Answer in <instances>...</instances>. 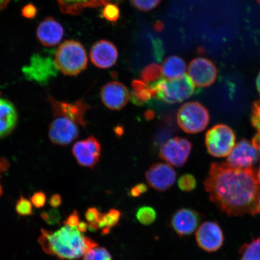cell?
<instances>
[{"mask_svg": "<svg viewBox=\"0 0 260 260\" xmlns=\"http://www.w3.org/2000/svg\"><path fill=\"white\" fill-rule=\"evenodd\" d=\"M102 212L95 207H91L87 209L85 213V217L89 224H97L99 225V222L103 215Z\"/></svg>", "mask_w": 260, "mask_h": 260, "instance_id": "e575fe53", "label": "cell"}, {"mask_svg": "<svg viewBox=\"0 0 260 260\" xmlns=\"http://www.w3.org/2000/svg\"><path fill=\"white\" fill-rule=\"evenodd\" d=\"M178 186L180 189L185 192H190L195 189L197 186L196 178L193 175L186 174L179 178Z\"/></svg>", "mask_w": 260, "mask_h": 260, "instance_id": "f1b7e54d", "label": "cell"}, {"mask_svg": "<svg viewBox=\"0 0 260 260\" xmlns=\"http://www.w3.org/2000/svg\"><path fill=\"white\" fill-rule=\"evenodd\" d=\"M154 98L168 104L184 102L194 92L192 81L185 74L177 79H161L150 84Z\"/></svg>", "mask_w": 260, "mask_h": 260, "instance_id": "277c9868", "label": "cell"}, {"mask_svg": "<svg viewBox=\"0 0 260 260\" xmlns=\"http://www.w3.org/2000/svg\"><path fill=\"white\" fill-rule=\"evenodd\" d=\"M252 143L253 146H255V148L256 149L258 152V154L260 157V134L257 133L254 136V137L253 138L252 140Z\"/></svg>", "mask_w": 260, "mask_h": 260, "instance_id": "60d3db41", "label": "cell"}, {"mask_svg": "<svg viewBox=\"0 0 260 260\" xmlns=\"http://www.w3.org/2000/svg\"><path fill=\"white\" fill-rule=\"evenodd\" d=\"M58 71L53 58L39 53L32 55L30 63L22 68L26 79L43 85L56 77Z\"/></svg>", "mask_w": 260, "mask_h": 260, "instance_id": "52a82bcc", "label": "cell"}, {"mask_svg": "<svg viewBox=\"0 0 260 260\" xmlns=\"http://www.w3.org/2000/svg\"><path fill=\"white\" fill-rule=\"evenodd\" d=\"M37 9L35 8V6L32 5L25 6V7L22 9V16L28 19L35 18L36 15H37Z\"/></svg>", "mask_w": 260, "mask_h": 260, "instance_id": "f35d334b", "label": "cell"}, {"mask_svg": "<svg viewBox=\"0 0 260 260\" xmlns=\"http://www.w3.org/2000/svg\"><path fill=\"white\" fill-rule=\"evenodd\" d=\"M15 210L21 216L31 215L32 209L30 201L21 197L16 204Z\"/></svg>", "mask_w": 260, "mask_h": 260, "instance_id": "f546056e", "label": "cell"}, {"mask_svg": "<svg viewBox=\"0 0 260 260\" xmlns=\"http://www.w3.org/2000/svg\"><path fill=\"white\" fill-rule=\"evenodd\" d=\"M18 113L9 100L0 98V139L11 134L18 122Z\"/></svg>", "mask_w": 260, "mask_h": 260, "instance_id": "ffe728a7", "label": "cell"}, {"mask_svg": "<svg viewBox=\"0 0 260 260\" xmlns=\"http://www.w3.org/2000/svg\"><path fill=\"white\" fill-rule=\"evenodd\" d=\"M133 91L130 95L132 102L135 105L142 106L154 98L153 92L149 84L141 80H135L132 83Z\"/></svg>", "mask_w": 260, "mask_h": 260, "instance_id": "603a6c76", "label": "cell"}, {"mask_svg": "<svg viewBox=\"0 0 260 260\" xmlns=\"http://www.w3.org/2000/svg\"><path fill=\"white\" fill-rule=\"evenodd\" d=\"M251 110L252 125L260 134V100L253 103Z\"/></svg>", "mask_w": 260, "mask_h": 260, "instance_id": "d6a6232c", "label": "cell"}, {"mask_svg": "<svg viewBox=\"0 0 260 260\" xmlns=\"http://www.w3.org/2000/svg\"><path fill=\"white\" fill-rule=\"evenodd\" d=\"M121 213L115 209H110L106 214H103L99 222V227L103 235H107L115 227L121 219Z\"/></svg>", "mask_w": 260, "mask_h": 260, "instance_id": "cb8c5ba5", "label": "cell"}, {"mask_svg": "<svg viewBox=\"0 0 260 260\" xmlns=\"http://www.w3.org/2000/svg\"><path fill=\"white\" fill-rule=\"evenodd\" d=\"M161 0H131L132 5L141 11H149L160 4Z\"/></svg>", "mask_w": 260, "mask_h": 260, "instance_id": "4dcf8cb0", "label": "cell"}, {"mask_svg": "<svg viewBox=\"0 0 260 260\" xmlns=\"http://www.w3.org/2000/svg\"><path fill=\"white\" fill-rule=\"evenodd\" d=\"M177 120L178 126L188 134H197L206 128L210 121L208 110L197 102L185 103L179 109Z\"/></svg>", "mask_w": 260, "mask_h": 260, "instance_id": "5b68a950", "label": "cell"}, {"mask_svg": "<svg viewBox=\"0 0 260 260\" xmlns=\"http://www.w3.org/2000/svg\"><path fill=\"white\" fill-rule=\"evenodd\" d=\"M48 102L55 116L63 117L77 125L83 126L86 125L85 115L87 110L90 109V106L82 100L74 103H65L49 96Z\"/></svg>", "mask_w": 260, "mask_h": 260, "instance_id": "7c38bea8", "label": "cell"}, {"mask_svg": "<svg viewBox=\"0 0 260 260\" xmlns=\"http://www.w3.org/2000/svg\"><path fill=\"white\" fill-rule=\"evenodd\" d=\"M256 89H257V90L258 91V92L260 94V71L258 74L257 77H256Z\"/></svg>", "mask_w": 260, "mask_h": 260, "instance_id": "f6af8a7d", "label": "cell"}, {"mask_svg": "<svg viewBox=\"0 0 260 260\" xmlns=\"http://www.w3.org/2000/svg\"><path fill=\"white\" fill-rule=\"evenodd\" d=\"M83 260H113L112 256L107 250L103 247H95L84 255Z\"/></svg>", "mask_w": 260, "mask_h": 260, "instance_id": "83f0119b", "label": "cell"}, {"mask_svg": "<svg viewBox=\"0 0 260 260\" xmlns=\"http://www.w3.org/2000/svg\"><path fill=\"white\" fill-rule=\"evenodd\" d=\"M75 158L81 167L93 168L99 162L102 155V145L93 136L78 141L73 148Z\"/></svg>", "mask_w": 260, "mask_h": 260, "instance_id": "4fadbf2b", "label": "cell"}, {"mask_svg": "<svg viewBox=\"0 0 260 260\" xmlns=\"http://www.w3.org/2000/svg\"><path fill=\"white\" fill-rule=\"evenodd\" d=\"M256 178H257L258 183L260 186V165L259 168L258 169V170L256 171Z\"/></svg>", "mask_w": 260, "mask_h": 260, "instance_id": "bcb514c9", "label": "cell"}, {"mask_svg": "<svg viewBox=\"0 0 260 260\" xmlns=\"http://www.w3.org/2000/svg\"><path fill=\"white\" fill-rule=\"evenodd\" d=\"M161 67L158 64L152 63L142 70L141 76L143 81L146 83H153L161 79L162 76Z\"/></svg>", "mask_w": 260, "mask_h": 260, "instance_id": "484cf974", "label": "cell"}, {"mask_svg": "<svg viewBox=\"0 0 260 260\" xmlns=\"http://www.w3.org/2000/svg\"><path fill=\"white\" fill-rule=\"evenodd\" d=\"M90 58L96 67L107 69L116 62L118 51L112 42L102 40L96 42L91 48Z\"/></svg>", "mask_w": 260, "mask_h": 260, "instance_id": "ac0fdd59", "label": "cell"}, {"mask_svg": "<svg viewBox=\"0 0 260 260\" xmlns=\"http://www.w3.org/2000/svg\"><path fill=\"white\" fill-rule=\"evenodd\" d=\"M41 217L49 225H55V224L59 222L61 219V216L59 212L57 210L53 209L49 211H44L41 213Z\"/></svg>", "mask_w": 260, "mask_h": 260, "instance_id": "836d02e7", "label": "cell"}, {"mask_svg": "<svg viewBox=\"0 0 260 260\" xmlns=\"http://www.w3.org/2000/svg\"><path fill=\"white\" fill-rule=\"evenodd\" d=\"M145 177L149 186L162 192L173 186L176 181L177 173L170 165L158 162L146 171Z\"/></svg>", "mask_w": 260, "mask_h": 260, "instance_id": "9a60e30c", "label": "cell"}, {"mask_svg": "<svg viewBox=\"0 0 260 260\" xmlns=\"http://www.w3.org/2000/svg\"><path fill=\"white\" fill-rule=\"evenodd\" d=\"M38 242L45 253L61 260L79 259L98 246L95 240L83 235L77 227L67 225L54 232L42 229Z\"/></svg>", "mask_w": 260, "mask_h": 260, "instance_id": "7a4b0ae2", "label": "cell"}, {"mask_svg": "<svg viewBox=\"0 0 260 260\" xmlns=\"http://www.w3.org/2000/svg\"><path fill=\"white\" fill-rule=\"evenodd\" d=\"M80 223V215L77 211L74 210L70 214L66 220L64 221V225H67L71 227L77 228Z\"/></svg>", "mask_w": 260, "mask_h": 260, "instance_id": "74e56055", "label": "cell"}, {"mask_svg": "<svg viewBox=\"0 0 260 260\" xmlns=\"http://www.w3.org/2000/svg\"><path fill=\"white\" fill-rule=\"evenodd\" d=\"M192 147L191 143L186 138H172L161 146L159 157L168 164L182 167L189 157Z\"/></svg>", "mask_w": 260, "mask_h": 260, "instance_id": "ba28073f", "label": "cell"}, {"mask_svg": "<svg viewBox=\"0 0 260 260\" xmlns=\"http://www.w3.org/2000/svg\"><path fill=\"white\" fill-rule=\"evenodd\" d=\"M239 252L240 260H260V237L240 247Z\"/></svg>", "mask_w": 260, "mask_h": 260, "instance_id": "d4e9b609", "label": "cell"}, {"mask_svg": "<svg viewBox=\"0 0 260 260\" xmlns=\"http://www.w3.org/2000/svg\"><path fill=\"white\" fill-rule=\"evenodd\" d=\"M119 9L115 5L107 4L103 9V15L107 20L115 22L119 18Z\"/></svg>", "mask_w": 260, "mask_h": 260, "instance_id": "1f68e13d", "label": "cell"}, {"mask_svg": "<svg viewBox=\"0 0 260 260\" xmlns=\"http://www.w3.org/2000/svg\"><path fill=\"white\" fill-rule=\"evenodd\" d=\"M79 136V128L78 125L63 117H57L49 126V138L55 145H70Z\"/></svg>", "mask_w": 260, "mask_h": 260, "instance_id": "5bb4252c", "label": "cell"}, {"mask_svg": "<svg viewBox=\"0 0 260 260\" xmlns=\"http://www.w3.org/2000/svg\"><path fill=\"white\" fill-rule=\"evenodd\" d=\"M186 64L180 57L172 56L165 59L162 64L161 69L164 76L168 79H174L185 75Z\"/></svg>", "mask_w": 260, "mask_h": 260, "instance_id": "7402d4cb", "label": "cell"}, {"mask_svg": "<svg viewBox=\"0 0 260 260\" xmlns=\"http://www.w3.org/2000/svg\"><path fill=\"white\" fill-rule=\"evenodd\" d=\"M54 61L58 71L63 74L77 76L87 67L86 51L80 42L67 41L58 47L55 53Z\"/></svg>", "mask_w": 260, "mask_h": 260, "instance_id": "3957f363", "label": "cell"}, {"mask_svg": "<svg viewBox=\"0 0 260 260\" xmlns=\"http://www.w3.org/2000/svg\"><path fill=\"white\" fill-rule=\"evenodd\" d=\"M202 215L196 210L183 208L175 211L170 225L180 237L190 236L200 225Z\"/></svg>", "mask_w": 260, "mask_h": 260, "instance_id": "2e32d148", "label": "cell"}, {"mask_svg": "<svg viewBox=\"0 0 260 260\" xmlns=\"http://www.w3.org/2000/svg\"><path fill=\"white\" fill-rule=\"evenodd\" d=\"M258 210H259V213H260V194H259V196L258 200Z\"/></svg>", "mask_w": 260, "mask_h": 260, "instance_id": "7dc6e473", "label": "cell"}, {"mask_svg": "<svg viewBox=\"0 0 260 260\" xmlns=\"http://www.w3.org/2000/svg\"><path fill=\"white\" fill-rule=\"evenodd\" d=\"M11 0H0V11L4 9Z\"/></svg>", "mask_w": 260, "mask_h": 260, "instance_id": "ee69618b", "label": "cell"}, {"mask_svg": "<svg viewBox=\"0 0 260 260\" xmlns=\"http://www.w3.org/2000/svg\"><path fill=\"white\" fill-rule=\"evenodd\" d=\"M129 98L128 89L118 81L107 83L101 90L102 102L110 110H121L127 105Z\"/></svg>", "mask_w": 260, "mask_h": 260, "instance_id": "e0dca14e", "label": "cell"}, {"mask_svg": "<svg viewBox=\"0 0 260 260\" xmlns=\"http://www.w3.org/2000/svg\"><path fill=\"white\" fill-rule=\"evenodd\" d=\"M62 202V199L60 194H54L52 195L50 200H49V204L53 208H57L59 207Z\"/></svg>", "mask_w": 260, "mask_h": 260, "instance_id": "ab89813d", "label": "cell"}, {"mask_svg": "<svg viewBox=\"0 0 260 260\" xmlns=\"http://www.w3.org/2000/svg\"><path fill=\"white\" fill-rule=\"evenodd\" d=\"M256 2H257L260 6V0H256Z\"/></svg>", "mask_w": 260, "mask_h": 260, "instance_id": "c3c4849f", "label": "cell"}, {"mask_svg": "<svg viewBox=\"0 0 260 260\" xmlns=\"http://www.w3.org/2000/svg\"><path fill=\"white\" fill-rule=\"evenodd\" d=\"M195 239L200 248L207 252L218 251L224 242L222 230L213 221L201 224L195 234Z\"/></svg>", "mask_w": 260, "mask_h": 260, "instance_id": "30bf717a", "label": "cell"}, {"mask_svg": "<svg viewBox=\"0 0 260 260\" xmlns=\"http://www.w3.org/2000/svg\"><path fill=\"white\" fill-rule=\"evenodd\" d=\"M187 72L194 86L198 87L212 85L217 76L216 65L205 57L195 58L191 60L188 64Z\"/></svg>", "mask_w": 260, "mask_h": 260, "instance_id": "9c48e42d", "label": "cell"}, {"mask_svg": "<svg viewBox=\"0 0 260 260\" xmlns=\"http://www.w3.org/2000/svg\"><path fill=\"white\" fill-rule=\"evenodd\" d=\"M77 229L81 233H85L89 229V223L84 221H81L77 226Z\"/></svg>", "mask_w": 260, "mask_h": 260, "instance_id": "b9f144b4", "label": "cell"}, {"mask_svg": "<svg viewBox=\"0 0 260 260\" xmlns=\"http://www.w3.org/2000/svg\"><path fill=\"white\" fill-rule=\"evenodd\" d=\"M31 203L37 209L43 207L46 203L47 197L43 191H38L32 195L30 198Z\"/></svg>", "mask_w": 260, "mask_h": 260, "instance_id": "d590c367", "label": "cell"}, {"mask_svg": "<svg viewBox=\"0 0 260 260\" xmlns=\"http://www.w3.org/2000/svg\"><path fill=\"white\" fill-rule=\"evenodd\" d=\"M60 11L64 14L77 15L85 8L106 6L110 0H57Z\"/></svg>", "mask_w": 260, "mask_h": 260, "instance_id": "44dd1931", "label": "cell"}, {"mask_svg": "<svg viewBox=\"0 0 260 260\" xmlns=\"http://www.w3.org/2000/svg\"><path fill=\"white\" fill-rule=\"evenodd\" d=\"M37 35L39 41L44 46L51 47L61 41L63 37L64 29L56 19L48 17L39 25Z\"/></svg>", "mask_w": 260, "mask_h": 260, "instance_id": "d6986e66", "label": "cell"}, {"mask_svg": "<svg viewBox=\"0 0 260 260\" xmlns=\"http://www.w3.org/2000/svg\"><path fill=\"white\" fill-rule=\"evenodd\" d=\"M9 168V162L5 158H0V173L5 172Z\"/></svg>", "mask_w": 260, "mask_h": 260, "instance_id": "7bdbcfd3", "label": "cell"}, {"mask_svg": "<svg viewBox=\"0 0 260 260\" xmlns=\"http://www.w3.org/2000/svg\"><path fill=\"white\" fill-rule=\"evenodd\" d=\"M233 130L225 124H217L208 130L205 142L208 152L215 157H226L236 145Z\"/></svg>", "mask_w": 260, "mask_h": 260, "instance_id": "8992f818", "label": "cell"}, {"mask_svg": "<svg viewBox=\"0 0 260 260\" xmlns=\"http://www.w3.org/2000/svg\"><path fill=\"white\" fill-rule=\"evenodd\" d=\"M259 158L258 152L252 143L243 139L235 145L227 156L226 162L233 168L250 169L257 164Z\"/></svg>", "mask_w": 260, "mask_h": 260, "instance_id": "8fae6325", "label": "cell"}, {"mask_svg": "<svg viewBox=\"0 0 260 260\" xmlns=\"http://www.w3.org/2000/svg\"><path fill=\"white\" fill-rule=\"evenodd\" d=\"M211 203L229 216L259 213L260 186L253 168L237 169L226 162H212L204 182Z\"/></svg>", "mask_w": 260, "mask_h": 260, "instance_id": "6da1fadb", "label": "cell"}, {"mask_svg": "<svg viewBox=\"0 0 260 260\" xmlns=\"http://www.w3.org/2000/svg\"><path fill=\"white\" fill-rule=\"evenodd\" d=\"M148 191V187L144 183H139L136 185L130 190V197L133 198H138L141 197L142 194H144Z\"/></svg>", "mask_w": 260, "mask_h": 260, "instance_id": "8d00e7d4", "label": "cell"}, {"mask_svg": "<svg viewBox=\"0 0 260 260\" xmlns=\"http://www.w3.org/2000/svg\"><path fill=\"white\" fill-rule=\"evenodd\" d=\"M136 219L139 223L145 226H148L153 223L157 218V213L154 208L149 206L140 207L136 211Z\"/></svg>", "mask_w": 260, "mask_h": 260, "instance_id": "4316f807", "label": "cell"}]
</instances>
